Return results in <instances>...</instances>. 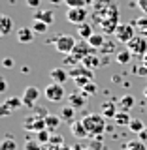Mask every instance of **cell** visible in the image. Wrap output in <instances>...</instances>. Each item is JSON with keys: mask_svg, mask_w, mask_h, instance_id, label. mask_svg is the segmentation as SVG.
Segmentation results:
<instances>
[{"mask_svg": "<svg viewBox=\"0 0 147 150\" xmlns=\"http://www.w3.org/2000/svg\"><path fill=\"white\" fill-rule=\"evenodd\" d=\"M83 124H85V128H87L89 131V135L91 137H96V135H102L104 131H106V116L102 115V112H87V115L83 116Z\"/></svg>", "mask_w": 147, "mask_h": 150, "instance_id": "obj_1", "label": "cell"}, {"mask_svg": "<svg viewBox=\"0 0 147 150\" xmlns=\"http://www.w3.org/2000/svg\"><path fill=\"white\" fill-rule=\"evenodd\" d=\"M53 43H55V49L59 51L60 54H72V51L75 49L77 41L72 34H59L57 38H53Z\"/></svg>", "mask_w": 147, "mask_h": 150, "instance_id": "obj_2", "label": "cell"}, {"mask_svg": "<svg viewBox=\"0 0 147 150\" xmlns=\"http://www.w3.org/2000/svg\"><path fill=\"white\" fill-rule=\"evenodd\" d=\"M136 32L138 30H136V26L132 25V23H119V26H117V30H115V41L128 45L130 41L138 36Z\"/></svg>", "mask_w": 147, "mask_h": 150, "instance_id": "obj_3", "label": "cell"}, {"mask_svg": "<svg viewBox=\"0 0 147 150\" xmlns=\"http://www.w3.org/2000/svg\"><path fill=\"white\" fill-rule=\"evenodd\" d=\"M126 49H128L134 56H140V58H143V56L147 54V36L138 34L128 45H126Z\"/></svg>", "mask_w": 147, "mask_h": 150, "instance_id": "obj_4", "label": "cell"}, {"mask_svg": "<svg viewBox=\"0 0 147 150\" xmlns=\"http://www.w3.org/2000/svg\"><path fill=\"white\" fill-rule=\"evenodd\" d=\"M87 17H89V11L87 8H68V11H66V21L70 23V25H83V23H87Z\"/></svg>", "mask_w": 147, "mask_h": 150, "instance_id": "obj_5", "label": "cell"}, {"mask_svg": "<svg viewBox=\"0 0 147 150\" xmlns=\"http://www.w3.org/2000/svg\"><path fill=\"white\" fill-rule=\"evenodd\" d=\"M44 96H45V100H49V101H53V103H59L64 98V86H62V84H59V83L51 81L44 88Z\"/></svg>", "mask_w": 147, "mask_h": 150, "instance_id": "obj_6", "label": "cell"}, {"mask_svg": "<svg viewBox=\"0 0 147 150\" xmlns=\"http://www.w3.org/2000/svg\"><path fill=\"white\" fill-rule=\"evenodd\" d=\"M42 94H44V92H42L38 86H27L25 92H23V96H21L23 98V105L28 107V109H34Z\"/></svg>", "mask_w": 147, "mask_h": 150, "instance_id": "obj_7", "label": "cell"}, {"mask_svg": "<svg viewBox=\"0 0 147 150\" xmlns=\"http://www.w3.org/2000/svg\"><path fill=\"white\" fill-rule=\"evenodd\" d=\"M70 133H72L75 139H87V137H91L89 131H87V128H85V124H83V120H74L72 124H70Z\"/></svg>", "mask_w": 147, "mask_h": 150, "instance_id": "obj_8", "label": "cell"}, {"mask_svg": "<svg viewBox=\"0 0 147 150\" xmlns=\"http://www.w3.org/2000/svg\"><path fill=\"white\" fill-rule=\"evenodd\" d=\"M100 112L104 116H106L108 120H113L115 118V115L119 112V105H117L113 100H110V101H104L102 105H100Z\"/></svg>", "mask_w": 147, "mask_h": 150, "instance_id": "obj_9", "label": "cell"}, {"mask_svg": "<svg viewBox=\"0 0 147 150\" xmlns=\"http://www.w3.org/2000/svg\"><path fill=\"white\" fill-rule=\"evenodd\" d=\"M93 53V47L87 43V41H77V45H75V49L72 51V54L75 56V58L81 62V60L85 58V56H89Z\"/></svg>", "mask_w": 147, "mask_h": 150, "instance_id": "obj_10", "label": "cell"}, {"mask_svg": "<svg viewBox=\"0 0 147 150\" xmlns=\"http://www.w3.org/2000/svg\"><path fill=\"white\" fill-rule=\"evenodd\" d=\"M68 73H70V79H77V77H89L91 81L94 79V71H93V69H89V68H85L83 64H79V66H75V68H72Z\"/></svg>", "mask_w": 147, "mask_h": 150, "instance_id": "obj_11", "label": "cell"}, {"mask_svg": "<svg viewBox=\"0 0 147 150\" xmlns=\"http://www.w3.org/2000/svg\"><path fill=\"white\" fill-rule=\"evenodd\" d=\"M49 77H51V81H53V83L64 84V83L70 79V73L66 71L64 68H53V69L49 71Z\"/></svg>", "mask_w": 147, "mask_h": 150, "instance_id": "obj_12", "label": "cell"}, {"mask_svg": "<svg viewBox=\"0 0 147 150\" xmlns=\"http://www.w3.org/2000/svg\"><path fill=\"white\" fill-rule=\"evenodd\" d=\"M32 40H34V30L28 26H21L17 30V41L19 43H32Z\"/></svg>", "mask_w": 147, "mask_h": 150, "instance_id": "obj_13", "label": "cell"}, {"mask_svg": "<svg viewBox=\"0 0 147 150\" xmlns=\"http://www.w3.org/2000/svg\"><path fill=\"white\" fill-rule=\"evenodd\" d=\"M85 103H87V96H85L81 90H77L75 94H72V96L68 98V105H72L74 109H81Z\"/></svg>", "mask_w": 147, "mask_h": 150, "instance_id": "obj_14", "label": "cell"}, {"mask_svg": "<svg viewBox=\"0 0 147 150\" xmlns=\"http://www.w3.org/2000/svg\"><path fill=\"white\" fill-rule=\"evenodd\" d=\"M34 21H44L45 25H53L55 23V13L51 9H38L36 15H34Z\"/></svg>", "mask_w": 147, "mask_h": 150, "instance_id": "obj_15", "label": "cell"}, {"mask_svg": "<svg viewBox=\"0 0 147 150\" xmlns=\"http://www.w3.org/2000/svg\"><path fill=\"white\" fill-rule=\"evenodd\" d=\"M117 105H119V109H121V111L130 112V109L136 105V98L132 96V94H125V96H121V100L117 101Z\"/></svg>", "mask_w": 147, "mask_h": 150, "instance_id": "obj_16", "label": "cell"}, {"mask_svg": "<svg viewBox=\"0 0 147 150\" xmlns=\"http://www.w3.org/2000/svg\"><path fill=\"white\" fill-rule=\"evenodd\" d=\"M87 43L93 47V49H102L104 45H106V36L102 34V32H94V34L87 40Z\"/></svg>", "mask_w": 147, "mask_h": 150, "instance_id": "obj_17", "label": "cell"}, {"mask_svg": "<svg viewBox=\"0 0 147 150\" xmlns=\"http://www.w3.org/2000/svg\"><path fill=\"white\" fill-rule=\"evenodd\" d=\"M81 64L85 66V68H89V69H93V71H94L96 68H100V66H102V58H98L96 54L91 53L89 56H85V58L81 60Z\"/></svg>", "mask_w": 147, "mask_h": 150, "instance_id": "obj_18", "label": "cell"}, {"mask_svg": "<svg viewBox=\"0 0 147 150\" xmlns=\"http://www.w3.org/2000/svg\"><path fill=\"white\" fill-rule=\"evenodd\" d=\"M44 120H45V129L51 131V133H53V131L60 126V122H62V118H60V116H57V115H47Z\"/></svg>", "mask_w": 147, "mask_h": 150, "instance_id": "obj_19", "label": "cell"}, {"mask_svg": "<svg viewBox=\"0 0 147 150\" xmlns=\"http://www.w3.org/2000/svg\"><path fill=\"white\" fill-rule=\"evenodd\" d=\"M11 30H13V21H11V17L2 15V17H0V36H8Z\"/></svg>", "mask_w": 147, "mask_h": 150, "instance_id": "obj_20", "label": "cell"}, {"mask_svg": "<svg viewBox=\"0 0 147 150\" xmlns=\"http://www.w3.org/2000/svg\"><path fill=\"white\" fill-rule=\"evenodd\" d=\"M130 120H132L130 112H126V111H121V109H119V112L115 115V118H113V122H115V126H126V128H128Z\"/></svg>", "mask_w": 147, "mask_h": 150, "instance_id": "obj_21", "label": "cell"}, {"mask_svg": "<svg viewBox=\"0 0 147 150\" xmlns=\"http://www.w3.org/2000/svg\"><path fill=\"white\" fill-rule=\"evenodd\" d=\"M132 56H134V54H132L128 49H121V51H117V53H115V62L121 64V66H125V64H128L130 60H132Z\"/></svg>", "mask_w": 147, "mask_h": 150, "instance_id": "obj_22", "label": "cell"}, {"mask_svg": "<svg viewBox=\"0 0 147 150\" xmlns=\"http://www.w3.org/2000/svg\"><path fill=\"white\" fill-rule=\"evenodd\" d=\"M59 116L62 120H66V122H70V124H72V122L75 120V109H74L72 105H64L62 109H60V115Z\"/></svg>", "mask_w": 147, "mask_h": 150, "instance_id": "obj_23", "label": "cell"}, {"mask_svg": "<svg viewBox=\"0 0 147 150\" xmlns=\"http://www.w3.org/2000/svg\"><path fill=\"white\" fill-rule=\"evenodd\" d=\"M132 25L136 26L138 34L147 36V15H141V17H138V19H134V21H132Z\"/></svg>", "mask_w": 147, "mask_h": 150, "instance_id": "obj_24", "label": "cell"}, {"mask_svg": "<svg viewBox=\"0 0 147 150\" xmlns=\"http://www.w3.org/2000/svg\"><path fill=\"white\" fill-rule=\"evenodd\" d=\"M4 105H8L11 111H19L21 107H25V105H23V98H17V96H9V98H6Z\"/></svg>", "mask_w": 147, "mask_h": 150, "instance_id": "obj_25", "label": "cell"}, {"mask_svg": "<svg viewBox=\"0 0 147 150\" xmlns=\"http://www.w3.org/2000/svg\"><path fill=\"white\" fill-rule=\"evenodd\" d=\"M77 34H79V38H81L83 41H87L89 38L94 34V32H93V26L89 25V23H83V25L77 26Z\"/></svg>", "mask_w": 147, "mask_h": 150, "instance_id": "obj_26", "label": "cell"}, {"mask_svg": "<svg viewBox=\"0 0 147 150\" xmlns=\"http://www.w3.org/2000/svg\"><path fill=\"white\" fill-rule=\"evenodd\" d=\"M123 148H125V150H147L145 143H143V141H140V139H130V141H126Z\"/></svg>", "mask_w": 147, "mask_h": 150, "instance_id": "obj_27", "label": "cell"}, {"mask_svg": "<svg viewBox=\"0 0 147 150\" xmlns=\"http://www.w3.org/2000/svg\"><path fill=\"white\" fill-rule=\"evenodd\" d=\"M128 129L132 131V133L140 135L141 131L145 129V126H143V122H141L140 118H132V120H130V124H128Z\"/></svg>", "mask_w": 147, "mask_h": 150, "instance_id": "obj_28", "label": "cell"}, {"mask_svg": "<svg viewBox=\"0 0 147 150\" xmlns=\"http://www.w3.org/2000/svg\"><path fill=\"white\" fill-rule=\"evenodd\" d=\"M0 150H17V143H15V139H13V137H9V135H6V137L2 139Z\"/></svg>", "mask_w": 147, "mask_h": 150, "instance_id": "obj_29", "label": "cell"}, {"mask_svg": "<svg viewBox=\"0 0 147 150\" xmlns=\"http://www.w3.org/2000/svg\"><path fill=\"white\" fill-rule=\"evenodd\" d=\"M30 28L34 30V34H45V32L49 30V25H45L44 21H32Z\"/></svg>", "mask_w": 147, "mask_h": 150, "instance_id": "obj_30", "label": "cell"}, {"mask_svg": "<svg viewBox=\"0 0 147 150\" xmlns=\"http://www.w3.org/2000/svg\"><path fill=\"white\" fill-rule=\"evenodd\" d=\"M36 135V141H38V143H40V144H47V143H49V139H51V131H47V129H44V131H38V133H34Z\"/></svg>", "mask_w": 147, "mask_h": 150, "instance_id": "obj_31", "label": "cell"}, {"mask_svg": "<svg viewBox=\"0 0 147 150\" xmlns=\"http://www.w3.org/2000/svg\"><path fill=\"white\" fill-rule=\"evenodd\" d=\"M81 92H83V94H85V96H87V98H89V96H94V94H96V92H98V88H96V84H94V83L91 81V83H89V84H87V86H85V88H83V90H81Z\"/></svg>", "mask_w": 147, "mask_h": 150, "instance_id": "obj_32", "label": "cell"}, {"mask_svg": "<svg viewBox=\"0 0 147 150\" xmlns=\"http://www.w3.org/2000/svg\"><path fill=\"white\" fill-rule=\"evenodd\" d=\"M66 6H68V8H85V6H87V0H66Z\"/></svg>", "mask_w": 147, "mask_h": 150, "instance_id": "obj_33", "label": "cell"}, {"mask_svg": "<svg viewBox=\"0 0 147 150\" xmlns=\"http://www.w3.org/2000/svg\"><path fill=\"white\" fill-rule=\"evenodd\" d=\"M106 144H104V141H102V135H96V137H93V143H91V148L94 150H102Z\"/></svg>", "mask_w": 147, "mask_h": 150, "instance_id": "obj_34", "label": "cell"}, {"mask_svg": "<svg viewBox=\"0 0 147 150\" xmlns=\"http://www.w3.org/2000/svg\"><path fill=\"white\" fill-rule=\"evenodd\" d=\"M74 81H75V86H77L79 90H83V88L91 83V79H89V77H77V79H74Z\"/></svg>", "mask_w": 147, "mask_h": 150, "instance_id": "obj_35", "label": "cell"}, {"mask_svg": "<svg viewBox=\"0 0 147 150\" xmlns=\"http://www.w3.org/2000/svg\"><path fill=\"white\" fill-rule=\"evenodd\" d=\"M49 115V112H47V109H44V107H34V116L36 118H45V116Z\"/></svg>", "mask_w": 147, "mask_h": 150, "instance_id": "obj_36", "label": "cell"}, {"mask_svg": "<svg viewBox=\"0 0 147 150\" xmlns=\"http://www.w3.org/2000/svg\"><path fill=\"white\" fill-rule=\"evenodd\" d=\"M64 64H66V66H72V68H75V66H79L81 62H79V60L75 58L74 54H68V56H66V60H64Z\"/></svg>", "mask_w": 147, "mask_h": 150, "instance_id": "obj_37", "label": "cell"}, {"mask_svg": "<svg viewBox=\"0 0 147 150\" xmlns=\"http://www.w3.org/2000/svg\"><path fill=\"white\" fill-rule=\"evenodd\" d=\"M134 73L138 75V77H147V66H143V64L136 66V68H134Z\"/></svg>", "mask_w": 147, "mask_h": 150, "instance_id": "obj_38", "label": "cell"}, {"mask_svg": "<svg viewBox=\"0 0 147 150\" xmlns=\"http://www.w3.org/2000/svg\"><path fill=\"white\" fill-rule=\"evenodd\" d=\"M49 143H51V144H57V146H59V144H62V143H64V139L60 137V135H55V133H51V139H49Z\"/></svg>", "mask_w": 147, "mask_h": 150, "instance_id": "obj_39", "label": "cell"}, {"mask_svg": "<svg viewBox=\"0 0 147 150\" xmlns=\"http://www.w3.org/2000/svg\"><path fill=\"white\" fill-rule=\"evenodd\" d=\"M2 66H4L6 69H9V68H13V66H15V62H13V58H11V56H6V58L2 60Z\"/></svg>", "mask_w": 147, "mask_h": 150, "instance_id": "obj_40", "label": "cell"}, {"mask_svg": "<svg viewBox=\"0 0 147 150\" xmlns=\"http://www.w3.org/2000/svg\"><path fill=\"white\" fill-rule=\"evenodd\" d=\"M100 51H102V53H106V51H108V53H113V51H115V45H113L111 41H106V45H104Z\"/></svg>", "mask_w": 147, "mask_h": 150, "instance_id": "obj_41", "label": "cell"}, {"mask_svg": "<svg viewBox=\"0 0 147 150\" xmlns=\"http://www.w3.org/2000/svg\"><path fill=\"white\" fill-rule=\"evenodd\" d=\"M136 4H138V8L143 11V15H147V0H136Z\"/></svg>", "mask_w": 147, "mask_h": 150, "instance_id": "obj_42", "label": "cell"}, {"mask_svg": "<svg viewBox=\"0 0 147 150\" xmlns=\"http://www.w3.org/2000/svg\"><path fill=\"white\" fill-rule=\"evenodd\" d=\"M40 4H42V0H27V6L32 8V9H38V8H40Z\"/></svg>", "mask_w": 147, "mask_h": 150, "instance_id": "obj_43", "label": "cell"}, {"mask_svg": "<svg viewBox=\"0 0 147 150\" xmlns=\"http://www.w3.org/2000/svg\"><path fill=\"white\" fill-rule=\"evenodd\" d=\"M0 115H2V116H9V115H11V109L2 103V105H0Z\"/></svg>", "mask_w": 147, "mask_h": 150, "instance_id": "obj_44", "label": "cell"}, {"mask_svg": "<svg viewBox=\"0 0 147 150\" xmlns=\"http://www.w3.org/2000/svg\"><path fill=\"white\" fill-rule=\"evenodd\" d=\"M25 148L27 150H40V143H30V141H27Z\"/></svg>", "mask_w": 147, "mask_h": 150, "instance_id": "obj_45", "label": "cell"}, {"mask_svg": "<svg viewBox=\"0 0 147 150\" xmlns=\"http://www.w3.org/2000/svg\"><path fill=\"white\" fill-rule=\"evenodd\" d=\"M8 90V81H6V77H2L0 79V92H6Z\"/></svg>", "mask_w": 147, "mask_h": 150, "instance_id": "obj_46", "label": "cell"}, {"mask_svg": "<svg viewBox=\"0 0 147 150\" xmlns=\"http://www.w3.org/2000/svg\"><path fill=\"white\" fill-rule=\"evenodd\" d=\"M111 83L113 84H119V83H123V77H121V75H117V73H113L111 75Z\"/></svg>", "mask_w": 147, "mask_h": 150, "instance_id": "obj_47", "label": "cell"}, {"mask_svg": "<svg viewBox=\"0 0 147 150\" xmlns=\"http://www.w3.org/2000/svg\"><path fill=\"white\" fill-rule=\"evenodd\" d=\"M138 139H140V141H143V143L147 141V128H145V129H143V131H141V133L138 135Z\"/></svg>", "mask_w": 147, "mask_h": 150, "instance_id": "obj_48", "label": "cell"}, {"mask_svg": "<svg viewBox=\"0 0 147 150\" xmlns=\"http://www.w3.org/2000/svg\"><path fill=\"white\" fill-rule=\"evenodd\" d=\"M110 64V56H102V66H108Z\"/></svg>", "mask_w": 147, "mask_h": 150, "instance_id": "obj_49", "label": "cell"}, {"mask_svg": "<svg viewBox=\"0 0 147 150\" xmlns=\"http://www.w3.org/2000/svg\"><path fill=\"white\" fill-rule=\"evenodd\" d=\"M106 131H108V133H111V131H113V124H108L106 126Z\"/></svg>", "mask_w": 147, "mask_h": 150, "instance_id": "obj_50", "label": "cell"}, {"mask_svg": "<svg viewBox=\"0 0 147 150\" xmlns=\"http://www.w3.org/2000/svg\"><path fill=\"white\" fill-rule=\"evenodd\" d=\"M49 2H51V4H64L66 0H49Z\"/></svg>", "mask_w": 147, "mask_h": 150, "instance_id": "obj_51", "label": "cell"}, {"mask_svg": "<svg viewBox=\"0 0 147 150\" xmlns=\"http://www.w3.org/2000/svg\"><path fill=\"white\" fill-rule=\"evenodd\" d=\"M141 64H143V66H147V54L143 56V58H141Z\"/></svg>", "mask_w": 147, "mask_h": 150, "instance_id": "obj_52", "label": "cell"}, {"mask_svg": "<svg viewBox=\"0 0 147 150\" xmlns=\"http://www.w3.org/2000/svg\"><path fill=\"white\" fill-rule=\"evenodd\" d=\"M143 96H145V98H147V86H145V88H143Z\"/></svg>", "mask_w": 147, "mask_h": 150, "instance_id": "obj_53", "label": "cell"}, {"mask_svg": "<svg viewBox=\"0 0 147 150\" xmlns=\"http://www.w3.org/2000/svg\"><path fill=\"white\" fill-rule=\"evenodd\" d=\"M85 150H94V148H91V146H89V148H85Z\"/></svg>", "mask_w": 147, "mask_h": 150, "instance_id": "obj_54", "label": "cell"}, {"mask_svg": "<svg viewBox=\"0 0 147 150\" xmlns=\"http://www.w3.org/2000/svg\"><path fill=\"white\" fill-rule=\"evenodd\" d=\"M87 2H93V0H87Z\"/></svg>", "mask_w": 147, "mask_h": 150, "instance_id": "obj_55", "label": "cell"}]
</instances>
